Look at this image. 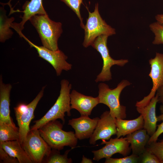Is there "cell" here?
<instances>
[{
  "mask_svg": "<svg viewBox=\"0 0 163 163\" xmlns=\"http://www.w3.org/2000/svg\"><path fill=\"white\" fill-rule=\"evenodd\" d=\"M60 84L59 95L56 102L43 117L34 122L35 123L30 130L39 129L48 122L57 119H60L64 124L65 113H67L68 116H71L70 92L72 85L66 79L62 80Z\"/></svg>",
  "mask_w": 163,
  "mask_h": 163,
  "instance_id": "1",
  "label": "cell"
},
{
  "mask_svg": "<svg viewBox=\"0 0 163 163\" xmlns=\"http://www.w3.org/2000/svg\"><path fill=\"white\" fill-rule=\"evenodd\" d=\"M29 20L38 33L43 46L52 50H58V41L62 32V23L52 20L47 14L35 15Z\"/></svg>",
  "mask_w": 163,
  "mask_h": 163,
  "instance_id": "2",
  "label": "cell"
},
{
  "mask_svg": "<svg viewBox=\"0 0 163 163\" xmlns=\"http://www.w3.org/2000/svg\"><path fill=\"white\" fill-rule=\"evenodd\" d=\"M62 128V124L56 120L48 122L39 130L41 136L52 149L59 151L65 146L74 149L78 140L75 133L64 131Z\"/></svg>",
  "mask_w": 163,
  "mask_h": 163,
  "instance_id": "3",
  "label": "cell"
},
{
  "mask_svg": "<svg viewBox=\"0 0 163 163\" xmlns=\"http://www.w3.org/2000/svg\"><path fill=\"white\" fill-rule=\"evenodd\" d=\"M130 85L129 81L123 80L113 89L104 83H100L98 85L99 103L107 105L110 109V115L115 118L124 119L126 118V107L120 104V97L123 89Z\"/></svg>",
  "mask_w": 163,
  "mask_h": 163,
  "instance_id": "4",
  "label": "cell"
},
{
  "mask_svg": "<svg viewBox=\"0 0 163 163\" xmlns=\"http://www.w3.org/2000/svg\"><path fill=\"white\" fill-rule=\"evenodd\" d=\"M87 8L89 15L83 28L85 37L82 44L85 48L91 45L95 40L100 36H109L116 34L115 29L107 24L101 17L99 11L98 3L95 4L94 11L92 12Z\"/></svg>",
  "mask_w": 163,
  "mask_h": 163,
  "instance_id": "5",
  "label": "cell"
},
{
  "mask_svg": "<svg viewBox=\"0 0 163 163\" xmlns=\"http://www.w3.org/2000/svg\"><path fill=\"white\" fill-rule=\"evenodd\" d=\"M21 145L33 163L43 162L52 149L41 136L39 129L30 130Z\"/></svg>",
  "mask_w": 163,
  "mask_h": 163,
  "instance_id": "6",
  "label": "cell"
},
{
  "mask_svg": "<svg viewBox=\"0 0 163 163\" xmlns=\"http://www.w3.org/2000/svg\"><path fill=\"white\" fill-rule=\"evenodd\" d=\"M108 37L105 35L100 36L95 40L91 45L100 53L103 61L102 70L95 80L96 82L107 81L111 80L112 75L110 69L111 67L114 65L122 67L128 62L127 59L115 60L111 57L107 45Z\"/></svg>",
  "mask_w": 163,
  "mask_h": 163,
  "instance_id": "7",
  "label": "cell"
},
{
  "mask_svg": "<svg viewBox=\"0 0 163 163\" xmlns=\"http://www.w3.org/2000/svg\"><path fill=\"white\" fill-rule=\"evenodd\" d=\"M18 34L27 42L31 47L36 49L40 57L53 66L57 76L60 75L63 70L68 71L71 69L72 65L66 61L68 57L62 51L59 50L53 51L43 46H37L29 40L21 32Z\"/></svg>",
  "mask_w": 163,
  "mask_h": 163,
  "instance_id": "8",
  "label": "cell"
},
{
  "mask_svg": "<svg viewBox=\"0 0 163 163\" xmlns=\"http://www.w3.org/2000/svg\"><path fill=\"white\" fill-rule=\"evenodd\" d=\"M151 70L149 75L153 84L149 94L139 101L136 102L135 106L144 107L149 104L155 96L158 89L163 85V54L156 53L155 57L149 60Z\"/></svg>",
  "mask_w": 163,
  "mask_h": 163,
  "instance_id": "9",
  "label": "cell"
},
{
  "mask_svg": "<svg viewBox=\"0 0 163 163\" xmlns=\"http://www.w3.org/2000/svg\"><path fill=\"white\" fill-rule=\"evenodd\" d=\"M101 144H105L104 146L92 152L94 155V160L98 161L103 158L111 157L114 154L119 153L124 157L127 156L130 152L129 143L125 138H111L108 141L102 140Z\"/></svg>",
  "mask_w": 163,
  "mask_h": 163,
  "instance_id": "10",
  "label": "cell"
},
{
  "mask_svg": "<svg viewBox=\"0 0 163 163\" xmlns=\"http://www.w3.org/2000/svg\"><path fill=\"white\" fill-rule=\"evenodd\" d=\"M115 118L106 111L101 116L94 131L90 138L89 142L94 145L99 139L108 140L117 133Z\"/></svg>",
  "mask_w": 163,
  "mask_h": 163,
  "instance_id": "11",
  "label": "cell"
},
{
  "mask_svg": "<svg viewBox=\"0 0 163 163\" xmlns=\"http://www.w3.org/2000/svg\"><path fill=\"white\" fill-rule=\"evenodd\" d=\"M45 86H43L35 98L29 104L27 110L20 116L16 117L19 126L20 142L21 144L25 139L30 130L29 126L34 117V112L41 99L43 97Z\"/></svg>",
  "mask_w": 163,
  "mask_h": 163,
  "instance_id": "12",
  "label": "cell"
},
{
  "mask_svg": "<svg viewBox=\"0 0 163 163\" xmlns=\"http://www.w3.org/2000/svg\"><path fill=\"white\" fill-rule=\"evenodd\" d=\"M99 118L97 117L92 119L88 116L81 115L79 118L69 120L68 124L75 130L76 138L81 140L91 137Z\"/></svg>",
  "mask_w": 163,
  "mask_h": 163,
  "instance_id": "13",
  "label": "cell"
},
{
  "mask_svg": "<svg viewBox=\"0 0 163 163\" xmlns=\"http://www.w3.org/2000/svg\"><path fill=\"white\" fill-rule=\"evenodd\" d=\"M71 109L78 110L81 115H90L93 109L99 103L98 97L85 95L75 90L70 94Z\"/></svg>",
  "mask_w": 163,
  "mask_h": 163,
  "instance_id": "14",
  "label": "cell"
},
{
  "mask_svg": "<svg viewBox=\"0 0 163 163\" xmlns=\"http://www.w3.org/2000/svg\"><path fill=\"white\" fill-rule=\"evenodd\" d=\"M157 102L158 97L156 95L147 105L144 107H137L136 108L137 112L143 118V129L146 131L150 137L154 134L157 129L158 120L155 110Z\"/></svg>",
  "mask_w": 163,
  "mask_h": 163,
  "instance_id": "15",
  "label": "cell"
},
{
  "mask_svg": "<svg viewBox=\"0 0 163 163\" xmlns=\"http://www.w3.org/2000/svg\"><path fill=\"white\" fill-rule=\"evenodd\" d=\"M12 86L3 83L0 77V124H7L17 128L10 116V93Z\"/></svg>",
  "mask_w": 163,
  "mask_h": 163,
  "instance_id": "16",
  "label": "cell"
},
{
  "mask_svg": "<svg viewBox=\"0 0 163 163\" xmlns=\"http://www.w3.org/2000/svg\"><path fill=\"white\" fill-rule=\"evenodd\" d=\"M150 136L142 129L126 135V138L130 144L132 154L139 156L145 150Z\"/></svg>",
  "mask_w": 163,
  "mask_h": 163,
  "instance_id": "17",
  "label": "cell"
},
{
  "mask_svg": "<svg viewBox=\"0 0 163 163\" xmlns=\"http://www.w3.org/2000/svg\"><path fill=\"white\" fill-rule=\"evenodd\" d=\"M22 12L24 14L21 22L18 24H12V27L17 32H21L25 23L32 16L37 14H47L43 7L42 0H30L25 5Z\"/></svg>",
  "mask_w": 163,
  "mask_h": 163,
  "instance_id": "18",
  "label": "cell"
},
{
  "mask_svg": "<svg viewBox=\"0 0 163 163\" xmlns=\"http://www.w3.org/2000/svg\"><path fill=\"white\" fill-rule=\"evenodd\" d=\"M116 135L117 138L125 136L136 130L143 129L144 122L142 116L132 120L116 118Z\"/></svg>",
  "mask_w": 163,
  "mask_h": 163,
  "instance_id": "19",
  "label": "cell"
},
{
  "mask_svg": "<svg viewBox=\"0 0 163 163\" xmlns=\"http://www.w3.org/2000/svg\"><path fill=\"white\" fill-rule=\"evenodd\" d=\"M0 146L11 156L18 159L19 163H32L33 162L18 140L0 143Z\"/></svg>",
  "mask_w": 163,
  "mask_h": 163,
  "instance_id": "20",
  "label": "cell"
},
{
  "mask_svg": "<svg viewBox=\"0 0 163 163\" xmlns=\"http://www.w3.org/2000/svg\"><path fill=\"white\" fill-rule=\"evenodd\" d=\"M19 129L7 124H0V143L13 141H20Z\"/></svg>",
  "mask_w": 163,
  "mask_h": 163,
  "instance_id": "21",
  "label": "cell"
},
{
  "mask_svg": "<svg viewBox=\"0 0 163 163\" xmlns=\"http://www.w3.org/2000/svg\"><path fill=\"white\" fill-rule=\"evenodd\" d=\"M71 150H66L64 155H61L59 151L52 149L48 155L43 162L47 163H71L72 161L71 158H68V155Z\"/></svg>",
  "mask_w": 163,
  "mask_h": 163,
  "instance_id": "22",
  "label": "cell"
},
{
  "mask_svg": "<svg viewBox=\"0 0 163 163\" xmlns=\"http://www.w3.org/2000/svg\"><path fill=\"white\" fill-rule=\"evenodd\" d=\"M14 18H8L6 16H0V41L4 42L11 37L13 33L9 28L11 27Z\"/></svg>",
  "mask_w": 163,
  "mask_h": 163,
  "instance_id": "23",
  "label": "cell"
},
{
  "mask_svg": "<svg viewBox=\"0 0 163 163\" xmlns=\"http://www.w3.org/2000/svg\"><path fill=\"white\" fill-rule=\"evenodd\" d=\"M149 27L155 35L152 43L154 45L163 44V24L156 21L151 24Z\"/></svg>",
  "mask_w": 163,
  "mask_h": 163,
  "instance_id": "24",
  "label": "cell"
},
{
  "mask_svg": "<svg viewBox=\"0 0 163 163\" xmlns=\"http://www.w3.org/2000/svg\"><path fill=\"white\" fill-rule=\"evenodd\" d=\"M64 3L75 13L80 21V26L83 29L85 25L83 22V18L80 12L81 5L83 0H60Z\"/></svg>",
  "mask_w": 163,
  "mask_h": 163,
  "instance_id": "25",
  "label": "cell"
},
{
  "mask_svg": "<svg viewBox=\"0 0 163 163\" xmlns=\"http://www.w3.org/2000/svg\"><path fill=\"white\" fill-rule=\"evenodd\" d=\"M146 147L163 163V140L152 142Z\"/></svg>",
  "mask_w": 163,
  "mask_h": 163,
  "instance_id": "26",
  "label": "cell"
},
{
  "mask_svg": "<svg viewBox=\"0 0 163 163\" xmlns=\"http://www.w3.org/2000/svg\"><path fill=\"white\" fill-rule=\"evenodd\" d=\"M139 157L132 154L121 158H113L111 157L106 158L105 163H136L139 162Z\"/></svg>",
  "mask_w": 163,
  "mask_h": 163,
  "instance_id": "27",
  "label": "cell"
},
{
  "mask_svg": "<svg viewBox=\"0 0 163 163\" xmlns=\"http://www.w3.org/2000/svg\"><path fill=\"white\" fill-rule=\"evenodd\" d=\"M161 114L157 117L158 121H162L159 125H157V128L154 134L151 136L149 140L147 145L157 141L159 136L163 133V104L161 105L159 108Z\"/></svg>",
  "mask_w": 163,
  "mask_h": 163,
  "instance_id": "28",
  "label": "cell"
},
{
  "mask_svg": "<svg viewBox=\"0 0 163 163\" xmlns=\"http://www.w3.org/2000/svg\"><path fill=\"white\" fill-rule=\"evenodd\" d=\"M139 162L162 163L160 160L146 147L145 151L139 156Z\"/></svg>",
  "mask_w": 163,
  "mask_h": 163,
  "instance_id": "29",
  "label": "cell"
},
{
  "mask_svg": "<svg viewBox=\"0 0 163 163\" xmlns=\"http://www.w3.org/2000/svg\"><path fill=\"white\" fill-rule=\"evenodd\" d=\"M0 160L3 163H19L17 158L10 156L1 146H0Z\"/></svg>",
  "mask_w": 163,
  "mask_h": 163,
  "instance_id": "30",
  "label": "cell"
},
{
  "mask_svg": "<svg viewBox=\"0 0 163 163\" xmlns=\"http://www.w3.org/2000/svg\"><path fill=\"white\" fill-rule=\"evenodd\" d=\"M28 104L21 103L14 108L15 117L20 115L24 113L27 109Z\"/></svg>",
  "mask_w": 163,
  "mask_h": 163,
  "instance_id": "31",
  "label": "cell"
},
{
  "mask_svg": "<svg viewBox=\"0 0 163 163\" xmlns=\"http://www.w3.org/2000/svg\"><path fill=\"white\" fill-rule=\"evenodd\" d=\"M156 92V95L158 97V102L163 104V85L158 89Z\"/></svg>",
  "mask_w": 163,
  "mask_h": 163,
  "instance_id": "32",
  "label": "cell"
},
{
  "mask_svg": "<svg viewBox=\"0 0 163 163\" xmlns=\"http://www.w3.org/2000/svg\"><path fill=\"white\" fill-rule=\"evenodd\" d=\"M155 19L157 22L163 24V14H157L155 16Z\"/></svg>",
  "mask_w": 163,
  "mask_h": 163,
  "instance_id": "33",
  "label": "cell"
},
{
  "mask_svg": "<svg viewBox=\"0 0 163 163\" xmlns=\"http://www.w3.org/2000/svg\"><path fill=\"white\" fill-rule=\"evenodd\" d=\"M81 163H92L93 162L91 159L88 158L83 155Z\"/></svg>",
  "mask_w": 163,
  "mask_h": 163,
  "instance_id": "34",
  "label": "cell"
}]
</instances>
